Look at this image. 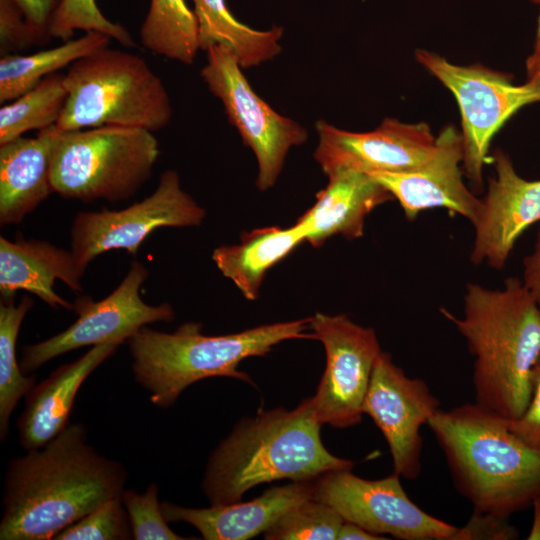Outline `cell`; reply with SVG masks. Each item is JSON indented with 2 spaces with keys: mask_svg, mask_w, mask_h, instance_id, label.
Wrapping results in <instances>:
<instances>
[{
  "mask_svg": "<svg viewBox=\"0 0 540 540\" xmlns=\"http://www.w3.org/2000/svg\"><path fill=\"white\" fill-rule=\"evenodd\" d=\"M310 330L326 353L324 373L311 396L317 420L335 428L360 424L374 365L382 352L374 329L344 314L318 312L310 317Z\"/></svg>",
  "mask_w": 540,
  "mask_h": 540,
  "instance_id": "13",
  "label": "cell"
},
{
  "mask_svg": "<svg viewBox=\"0 0 540 540\" xmlns=\"http://www.w3.org/2000/svg\"><path fill=\"white\" fill-rule=\"evenodd\" d=\"M505 421L518 438L540 449V356L533 370L532 391L525 411L520 417Z\"/></svg>",
  "mask_w": 540,
  "mask_h": 540,
  "instance_id": "35",
  "label": "cell"
},
{
  "mask_svg": "<svg viewBox=\"0 0 540 540\" xmlns=\"http://www.w3.org/2000/svg\"><path fill=\"white\" fill-rule=\"evenodd\" d=\"M539 49H540V9H539V14H538V18H537V25H536V33H535V41H534L533 50H539Z\"/></svg>",
  "mask_w": 540,
  "mask_h": 540,
  "instance_id": "41",
  "label": "cell"
},
{
  "mask_svg": "<svg viewBox=\"0 0 540 540\" xmlns=\"http://www.w3.org/2000/svg\"><path fill=\"white\" fill-rule=\"evenodd\" d=\"M519 536L509 517L474 509L467 523L458 527L453 540H514Z\"/></svg>",
  "mask_w": 540,
  "mask_h": 540,
  "instance_id": "34",
  "label": "cell"
},
{
  "mask_svg": "<svg viewBox=\"0 0 540 540\" xmlns=\"http://www.w3.org/2000/svg\"><path fill=\"white\" fill-rule=\"evenodd\" d=\"M44 39L26 20L13 0H0V54H20L34 45H42Z\"/></svg>",
  "mask_w": 540,
  "mask_h": 540,
  "instance_id": "33",
  "label": "cell"
},
{
  "mask_svg": "<svg viewBox=\"0 0 540 540\" xmlns=\"http://www.w3.org/2000/svg\"><path fill=\"white\" fill-rule=\"evenodd\" d=\"M122 344L115 341L92 346L34 385L24 397V410L17 420L19 444L25 451L45 446L67 427L79 388Z\"/></svg>",
  "mask_w": 540,
  "mask_h": 540,
  "instance_id": "19",
  "label": "cell"
},
{
  "mask_svg": "<svg viewBox=\"0 0 540 540\" xmlns=\"http://www.w3.org/2000/svg\"><path fill=\"white\" fill-rule=\"evenodd\" d=\"M139 37L152 53L187 65L201 50L198 21L185 0H151Z\"/></svg>",
  "mask_w": 540,
  "mask_h": 540,
  "instance_id": "26",
  "label": "cell"
},
{
  "mask_svg": "<svg viewBox=\"0 0 540 540\" xmlns=\"http://www.w3.org/2000/svg\"><path fill=\"white\" fill-rule=\"evenodd\" d=\"M9 462L1 540H50L105 502L120 497L127 470L88 443L83 423H69L45 446Z\"/></svg>",
  "mask_w": 540,
  "mask_h": 540,
  "instance_id": "1",
  "label": "cell"
},
{
  "mask_svg": "<svg viewBox=\"0 0 540 540\" xmlns=\"http://www.w3.org/2000/svg\"><path fill=\"white\" fill-rule=\"evenodd\" d=\"M76 30L103 33L126 48L136 46L127 29L107 19L95 0H64L52 20L49 32L51 38L65 42L71 40Z\"/></svg>",
  "mask_w": 540,
  "mask_h": 540,
  "instance_id": "30",
  "label": "cell"
},
{
  "mask_svg": "<svg viewBox=\"0 0 540 540\" xmlns=\"http://www.w3.org/2000/svg\"><path fill=\"white\" fill-rule=\"evenodd\" d=\"M463 316L441 314L465 338L474 357L475 403L508 420L525 411L540 356V306L522 280L501 289L468 283Z\"/></svg>",
  "mask_w": 540,
  "mask_h": 540,
  "instance_id": "2",
  "label": "cell"
},
{
  "mask_svg": "<svg viewBox=\"0 0 540 540\" xmlns=\"http://www.w3.org/2000/svg\"><path fill=\"white\" fill-rule=\"evenodd\" d=\"M491 161L496 174L489 179L472 223L475 234L470 261L501 270L517 240L540 222V179L521 177L510 156L501 149L495 151Z\"/></svg>",
  "mask_w": 540,
  "mask_h": 540,
  "instance_id": "16",
  "label": "cell"
},
{
  "mask_svg": "<svg viewBox=\"0 0 540 540\" xmlns=\"http://www.w3.org/2000/svg\"><path fill=\"white\" fill-rule=\"evenodd\" d=\"M61 132L54 126L34 138L19 137L0 145V224H20L54 193L51 166Z\"/></svg>",
  "mask_w": 540,
  "mask_h": 540,
  "instance_id": "22",
  "label": "cell"
},
{
  "mask_svg": "<svg viewBox=\"0 0 540 540\" xmlns=\"http://www.w3.org/2000/svg\"><path fill=\"white\" fill-rule=\"evenodd\" d=\"M440 401L425 381L408 377L391 355L382 351L374 365L363 404L382 432L394 473L408 480L421 472L423 441L420 429L440 410Z\"/></svg>",
  "mask_w": 540,
  "mask_h": 540,
  "instance_id": "14",
  "label": "cell"
},
{
  "mask_svg": "<svg viewBox=\"0 0 540 540\" xmlns=\"http://www.w3.org/2000/svg\"><path fill=\"white\" fill-rule=\"evenodd\" d=\"M205 216V209L181 187L179 174L166 170L154 192L142 201L121 210L79 212L71 227V252L85 272L90 262L107 251L123 249L136 255L156 229L198 226Z\"/></svg>",
  "mask_w": 540,
  "mask_h": 540,
  "instance_id": "10",
  "label": "cell"
},
{
  "mask_svg": "<svg viewBox=\"0 0 540 540\" xmlns=\"http://www.w3.org/2000/svg\"><path fill=\"white\" fill-rule=\"evenodd\" d=\"M526 81L540 85V49L533 50L526 59Z\"/></svg>",
  "mask_w": 540,
  "mask_h": 540,
  "instance_id": "39",
  "label": "cell"
},
{
  "mask_svg": "<svg viewBox=\"0 0 540 540\" xmlns=\"http://www.w3.org/2000/svg\"><path fill=\"white\" fill-rule=\"evenodd\" d=\"M463 147L460 132L446 125L436 137L435 149L423 164L401 172L370 174L396 199L409 221L421 211L442 208L452 216L474 222L480 198L463 180Z\"/></svg>",
  "mask_w": 540,
  "mask_h": 540,
  "instance_id": "17",
  "label": "cell"
},
{
  "mask_svg": "<svg viewBox=\"0 0 540 540\" xmlns=\"http://www.w3.org/2000/svg\"><path fill=\"white\" fill-rule=\"evenodd\" d=\"M158 485L151 482L143 493L124 489L121 500L128 514L133 539L135 540H184L168 526L161 502L158 500Z\"/></svg>",
  "mask_w": 540,
  "mask_h": 540,
  "instance_id": "31",
  "label": "cell"
},
{
  "mask_svg": "<svg viewBox=\"0 0 540 540\" xmlns=\"http://www.w3.org/2000/svg\"><path fill=\"white\" fill-rule=\"evenodd\" d=\"M200 75L210 92L220 99L229 122L258 163L256 185L270 189L276 183L291 147L306 142L307 130L274 111L250 86L233 52L224 45L207 50Z\"/></svg>",
  "mask_w": 540,
  "mask_h": 540,
  "instance_id": "9",
  "label": "cell"
},
{
  "mask_svg": "<svg viewBox=\"0 0 540 540\" xmlns=\"http://www.w3.org/2000/svg\"><path fill=\"white\" fill-rule=\"evenodd\" d=\"M533 3L540 5V0H531Z\"/></svg>",
  "mask_w": 540,
  "mask_h": 540,
  "instance_id": "42",
  "label": "cell"
},
{
  "mask_svg": "<svg viewBox=\"0 0 540 540\" xmlns=\"http://www.w3.org/2000/svg\"><path fill=\"white\" fill-rule=\"evenodd\" d=\"M65 84L68 97L55 125L60 132L104 125L155 132L173 117L165 85L136 54L100 48L68 66Z\"/></svg>",
  "mask_w": 540,
  "mask_h": 540,
  "instance_id": "6",
  "label": "cell"
},
{
  "mask_svg": "<svg viewBox=\"0 0 540 540\" xmlns=\"http://www.w3.org/2000/svg\"><path fill=\"white\" fill-rule=\"evenodd\" d=\"M533 518L528 540H540V497L536 498L532 503Z\"/></svg>",
  "mask_w": 540,
  "mask_h": 540,
  "instance_id": "40",
  "label": "cell"
},
{
  "mask_svg": "<svg viewBox=\"0 0 540 540\" xmlns=\"http://www.w3.org/2000/svg\"><path fill=\"white\" fill-rule=\"evenodd\" d=\"M315 129L314 158L327 176L343 170L367 174L410 170L426 162L436 144L427 123L389 117L368 132L343 130L323 120L316 122Z\"/></svg>",
  "mask_w": 540,
  "mask_h": 540,
  "instance_id": "15",
  "label": "cell"
},
{
  "mask_svg": "<svg viewBox=\"0 0 540 540\" xmlns=\"http://www.w3.org/2000/svg\"><path fill=\"white\" fill-rule=\"evenodd\" d=\"M344 519L329 505L309 498L296 505L264 532L267 540H334Z\"/></svg>",
  "mask_w": 540,
  "mask_h": 540,
  "instance_id": "29",
  "label": "cell"
},
{
  "mask_svg": "<svg viewBox=\"0 0 540 540\" xmlns=\"http://www.w3.org/2000/svg\"><path fill=\"white\" fill-rule=\"evenodd\" d=\"M337 539L339 540H383L387 537L376 535L364 529L363 527L344 521Z\"/></svg>",
  "mask_w": 540,
  "mask_h": 540,
  "instance_id": "38",
  "label": "cell"
},
{
  "mask_svg": "<svg viewBox=\"0 0 540 540\" xmlns=\"http://www.w3.org/2000/svg\"><path fill=\"white\" fill-rule=\"evenodd\" d=\"M152 131L104 125L61 132L55 145L54 193L82 202H119L134 196L151 177L159 157Z\"/></svg>",
  "mask_w": 540,
  "mask_h": 540,
  "instance_id": "7",
  "label": "cell"
},
{
  "mask_svg": "<svg viewBox=\"0 0 540 540\" xmlns=\"http://www.w3.org/2000/svg\"><path fill=\"white\" fill-rule=\"evenodd\" d=\"M133 539L121 496L113 498L60 531L54 540Z\"/></svg>",
  "mask_w": 540,
  "mask_h": 540,
  "instance_id": "32",
  "label": "cell"
},
{
  "mask_svg": "<svg viewBox=\"0 0 540 540\" xmlns=\"http://www.w3.org/2000/svg\"><path fill=\"white\" fill-rule=\"evenodd\" d=\"M29 24L47 41L52 20L64 0H13Z\"/></svg>",
  "mask_w": 540,
  "mask_h": 540,
  "instance_id": "36",
  "label": "cell"
},
{
  "mask_svg": "<svg viewBox=\"0 0 540 540\" xmlns=\"http://www.w3.org/2000/svg\"><path fill=\"white\" fill-rule=\"evenodd\" d=\"M454 484L476 510L509 517L540 497V449L518 438L504 418L466 403L429 420Z\"/></svg>",
  "mask_w": 540,
  "mask_h": 540,
  "instance_id": "4",
  "label": "cell"
},
{
  "mask_svg": "<svg viewBox=\"0 0 540 540\" xmlns=\"http://www.w3.org/2000/svg\"><path fill=\"white\" fill-rule=\"evenodd\" d=\"M522 282L540 306V226L531 252L523 259Z\"/></svg>",
  "mask_w": 540,
  "mask_h": 540,
  "instance_id": "37",
  "label": "cell"
},
{
  "mask_svg": "<svg viewBox=\"0 0 540 540\" xmlns=\"http://www.w3.org/2000/svg\"><path fill=\"white\" fill-rule=\"evenodd\" d=\"M148 276V269L134 260L120 284L104 299L78 297L73 303L78 316L73 324L46 340L23 347L19 361L22 372L32 373L48 361L81 347L125 343L143 326L173 321L175 312L169 303L149 305L141 298L140 289Z\"/></svg>",
  "mask_w": 540,
  "mask_h": 540,
  "instance_id": "11",
  "label": "cell"
},
{
  "mask_svg": "<svg viewBox=\"0 0 540 540\" xmlns=\"http://www.w3.org/2000/svg\"><path fill=\"white\" fill-rule=\"evenodd\" d=\"M312 498L332 507L344 521L376 535L403 540H453L458 529L417 506L394 472L368 480L354 475L351 469L330 471L314 480Z\"/></svg>",
  "mask_w": 540,
  "mask_h": 540,
  "instance_id": "12",
  "label": "cell"
},
{
  "mask_svg": "<svg viewBox=\"0 0 540 540\" xmlns=\"http://www.w3.org/2000/svg\"><path fill=\"white\" fill-rule=\"evenodd\" d=\"M311 397L293 410H259L240 420L208 458L201 488L211 505L238 502L273 481H313L354 463L323 445Z\"/></svg>",
  "mask_w": 540,
  "mask_h": 540,
  "instance_id": "3",
  "label": "cell"
},
{
  "mask_svg": "<svg viewBox=\"0 0 540 540\" xmlns=\"http://www.w3.org/2000/svg\"><path fill=\"white\" fill-rule=\"evenodd\" d=\"M201 324L184 323L173 333L141 327L128 340L136 382L157 407L172 406L190 385L210 377H229L254 384L238 370L248 357L264 356L290 339H315L310 317L250 328L242 332L209 336Z\"/></svg>",
  "mask_w": 540,
  "mask_h": 540,
  "instance_id": "5",
  "label": "cell"
},
{
  "mask_svg": "<svg viewBox=\"0 0 540 540\" xmlns=\"http://www.w3.org/2000/svg\"><path fill=\"white\" fill-rule=\"evenodd\" d=\"M83 274L71 250L21 235L13 241L0 237L1 301L14 300L18 290H26L53 308L73 310V303L54 291L55 281L80 292Z\"/></svg>",
  "mask_w": 540,
  "mask_h": 540,
  "instance_id": "20",
  "label": "cell"
},
{
  "mask_svg": "<svg viewBox=\"0 0 540 540\" xmlns=\"http://www.w3.org/2000/svg\"><path fill=\"white\" fill-rule=\"evenodd\" d=\"M34 302L23 296L16 305L14 300L0 303V440L5 441L9 420L20 398L36 384V377L26 376L16 357V342L21 324Z\"/></svg>",
  "mask_w": 540,
  "mask_h": 540,
  "instance_id": "28",
  "label": "cell"
},
{
  "mask_svg": "<svg viewBox=\"0 0 540 540\" xmlns=\"http://www.w3.org/2000/svg\"><path fill=\"white\" fill-rule=\"evenodd\" d=\"M306 241L296 222L288 228L270 226L244 232L239 244L214 249L212 259L248 300L259 296L267 271Z\"/></svg>",
  "mask_w": 540,
  "mask_h": 540,
  "instance_id": "23",
  "label": "cell"
},
{
  "mask_svg": "<svg viewBox=\"0 0 540 540\" xmlns=\"http://www.w3.org/2000/svg\"><path fill=\"white\" fill-rule=\"evenodd\" d=\"M199 25L200 49L228 47L243 69L273 59L281 52L283 28L253 29L237 20L225 0H192Z\"/></svg>",
  "mask_w": 540,
  "mask_h": 540,
  "instance_id": "24",
  "label": "cell"
},
{
  "mask_svg": "<svg viewBox=\"0 0 540 540\" xmlns=\"http://www.w3.org/2000/svg\"><path fill=\"white\" fill-rule=\"evenodd\" d=\"M111 38L90 31L77 39L33 54L0 58V103L6 104L37 86L45 77L70 66L76 60L107 47Z\"/></svg>",
  "mask_w": 540,
  "mask_h": 540,
  "instance_id": "25",
  "label": "cell"
},
{
  "mask_svg": "<svg viewBox=\"0 0 540 540\" xmlns=\"http://www.w3.org/2000/svg\"><path fill=\"white\" fill-rule=\"evenodd\" d=\"M327 177L328 184L316 194L315 203L296 221L313 247L335 235L348 240L362 237L367 216L394 199L367 173L343 170Z\"/></svg>",
  "mask_w": 540,
  "mask_h": 540,
  "instance_id": "21",
  "label": "cell"
},
{
  "mask_svg": "<svg viewBox=\"0 0 540 540\" xmlns=\"http://www.w3.org/2000/svg\"><path fill=\"white\" fill-rule=\"evenodd\" d=\"M68 91L65 74L54 73L37 86L0 109V145L22 137L30 130H44L56 125Z\"/></svg>",
  "mask_w": 540,
  "mask_h": 540,
  "instance_id": "27",
  "label": "cell"
},
{
  "mask_svg": "<svg viewBox=\"0 0 540 540\" xmlns=\"http://www.w3.org/2000/svg\"><path fill=\"white\" fill-rule=\"evenodd\" d=\"M313 481H292L265 490L259 497L211 505L208 508H188L171 502H161L168 522H186L206 540H247L270 528L286 512L312 498Z\"/></svg>",
  "mask_w": 540,
  "mask_h": 540,
  "instance_id": "18",
  "label": "cell"
},
{
  "mask_svg": "<svg viewBox=\"0 0 540 540\" xmlns=\"http://www.w3.org/2000/svg\"><path fill=\"white\" fill-rule=\"evenodd\" d=\"M414 55L455 97L461 115L462 169L473 186L482 189L493 137L520 109L540 102V85L527 81L518 85L510 74L480 63L457 65L425 49Z\"/></svg>",
  "mask_w": 540,
  "mask_h": 540,
  "instance_id": "8",
  "label": "cell"
}]
</instances>
